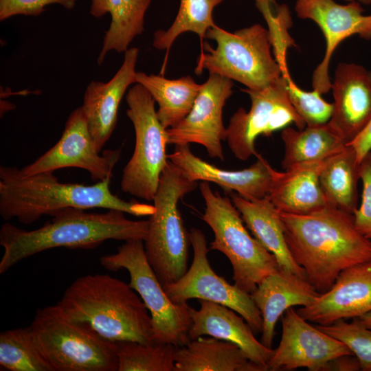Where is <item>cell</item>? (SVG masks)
Masks as SVG:
<instances>
[{
  "label": "cell",
  "instance_id": "8d00e7d4",
  "mask_svg": "<svg viewBox=\"0 0 371 371\" xmlns=\"http://www.w3.org/2000/svg\"><path fill=\"white\" fill-rule=\"evenodd\" d=\"M371 76V71H370ZM356 151L360 163L363 158L371 151V119L365 128L350 143Z\"/></svg>",
  "mask_w": 371,
  "mask_h": 371
},
{
  "label": "cell",
  "instance_id": "ac0fdd59",
  "mask_svg": "<svg viewBox=\"0 0 371 371\" xmlns=\"http://www.w3.org/2000/svg\"><path fill=\"white\" fill-rule=\"evenodd\" d=\"M257 160L249 168L240 170L222 169L206 162L191 151L189 144L177 145L168 155V159L177 166L192 181L212 182L227 191H236L247 200L269 196L273 168L258 154Z\"/></svg>",
  "mask_w": 371,
  "mask_h": 371
},
{
  "label": "cell",
  "instance_id": "277c9868",
  "mask_svg": "<svg viewBox=\"0 0 371 371\" xmlns=\"http://www.w3.org/2000/svg\"><path fill=\"white\" fill-rule=\"evenodd\" d=\"M69 319L112 341H154L153 321L139 294L108 274H89L74 280L56 304Z\"/></svg>",
  "mask_w": 371,
  "mask_h": 371
},
{
  "label": "cell",
  "instance_id": "4dcf8cb0",
  "mask_svg": "<svg viewBox=\"0 0 371 371\" xmlns=\"http://www.w3.org/2000/svg\"><path fill=\"white\" fill-rule=\"evenodd\" d=\"M0 366L8 371H53L30 326L2 331Z\"/></svg>",
  "mask_w": 371,
  "mask_h": 371
},
{
  "label": "cell",
  "instance_id": "f546056e",
  "mask_svg": "<svg viewBox=\"0 0 371 371\" xmlns=\"http://www.w3.org/2000/svg\"><path fill=\"white\" fill-rule=\"evenodd\" d=\"M225 0H180L177 14L166 30L154 33L153 45L157 49H166L167 53L177 38L181 34L192 32L200 39L201 47L207 32L216 25L213 19L214 8Z\"/></svg>",
  "mask_w": 371,
  "mask_h": 371
},
{
  "label": "cell",
  "instance_id": "1f68e13d",
  "mask_svg": "<svg viewBox=\"0 0 371 371\" xmlns=\"http://www.w3.org/2000/svg\"><path fill=\"white\" fill-rule=\"evenodd\" d=\"M117 371H175L176 346L170 344H142L133 341L114 342Z\"/></svg>",
  "mask_w": 371,
  "mask_h": 371
},
{
  "label": "cell",
  "instance_id": "484cf974",
  "mask_svg": "<svg viewBox=\"0 0 371 371\" xmlns=\"http://www.w3.org/2000/svg\"><path fill=\"white\" fill-rule=\"evenodd\" d=\"M152 0H91L90 14L100 18L110 14L111 21L105 32L102 47L98 58L101 65L106 54L115 50L125 52L133 40L144 28V17Z\"/></svg>",
  "mask_w": 371,
  "mask_h": 371
},
{
  "label": "cell",
  "instance_id": "4316f807",
  "mask_svg": "<svg viewBox=\"0 0 371 371\" xmlns=\"http://www.w3.org/2000/svg\"><path fill=\"white\" fill-rule=\"evenodd\" d=\"M281 138L284 146L282 166L285 170L306 162L324 161L347 145L341 134L328 122L306 126L303 129L283 128Z\"/></svg>",
  "mask_w": 371,
  "mask_h": 371
},
{
  "label": "cell",
  "instance_id": "30bf717a",
  "mask_svg": "<svg viewBox=\"0 0 371 371\" xmlns=\"http://www.w3.org/2000/svg\"><path fill=\"white\" fill-rule=\"evenodd\" d=\"M126 101L135 143L133 153L122 170L121 188L135 197L153 201L169 160L166 150L167 129L157 117L155 101L142 85L135 83L128 89Z\"/></svg>",
  "mask_w": 371,
  "mask_h": 371
},
{
  "label": "cell",
  "instance_id": "7c38bea8",
  "mask_svg": "<svg viewBox=\"0 0 371 371\" xmlns=\"http://www.w3.org/2000/svg\"><path fill=\"white\" fill-rule=\"evenodd\" d=\"M190 239L193 249L190 267L176 282L164 288L170 300L175 304H186L189 300L199 299L224 305L241 315L254 333H261L262 318L251 294L230 284L214 271L207 258V240L201 230L192 228Z\"/></svg>",
  "mask_w": 371,
  "mask_h": 371
},
{
  "label": "cell",
  "instance_id": "9a60e30c",
  "mask_svg": "<svg viewBox=\"0 0 371 371\" xmlns=\"http://www.w3.org/2000/svg\"><path fill=\"white\" fill-rule=\"evenodd\" d=\"M361 3L357 1L339 4L334 0H297L295 11L302 19L314 21L326 40V51L322 60L313 73V89L326 93L332 82L329 65L337 46L344 39L357 34L371 40V14H363Z\"/></svg>",
  "mask_w": 371,
  "mask_h": 371
},
{
  "label": "cell",
  "instance_id": "8fae6325",
  "mask_svg": "<svg viewBox=\"0 0 371 371\" xmlns=\"http://www.w3.org/2000/svg\"><path fill=\"white\" fill-rule=\"evenodd\" d=\"M242 90L250 98V109L239 108L233 114L226 128L225 138L238 159L246 161L258 155L255 141L260 135L270 136L291 124L300 130L305 128V122L289 100L286 81L282 76L264 89Z\"/></svg>",
  "mask_w": 371,
  "mask_h": 371
},
{
  "label": "cell",
  "instance_id": "74e56055",
  "mask_svg": "<svg viewBox=\"0 0 371 371\" xmlns=\"http://www.w3.org/2000/svg\"><path fill=\"white\" fill-rule=\"evenodd\" d=\"M361 370L358 359L354 355H345L330 361L326 370L356 371Z\"/></svg>",
  "mask_w": 371,
  "mask_h": 371
},
{
  "label": "cell",
  "instance_id": "9c48e42d",
  "mask_svg": "<svg viewBox=\"0 0 371 371\" xmlns=\"http://www.w3.org/2000/svg\"><path fill=\"white\" fill-rule=\"evenodd\" d=\"M100 262L107 270L128 271L129 286L141 297L151 316L155 343L180 347L190 341V306L175 304L168 297L148 261L144 240L125 241L115 254L100 257Z\"/></svg>",
  "mask_w": 371,
  "mask_h": 371
},
{
  "label": "cell",
  "instance_id": "7a4b0ae2",
  "mask_svg": "<svg viewBox=\"0 0 371 371\" xmlns=\"http://www.w3.org/2000/svg\"><path fill=\"white\" fill-rule=\"evenodd\" d=\"M68 207L53 213L51 221L42 227L25 230L10 223L0 229V245L3 254L0 273L27 258L43 251L65 247L92 249L108 240L128 241L144 240L149 221L128 219L125 212L108 210L104 213Z\"/></svg>",
  "mask_w": 371,
  "mask_h": 371
},
{
  "label": "cell",
  "instance_id": "6da1fadb",
  "mask_svg": "<svg viewBox=\"0 0 371 371\" xmlns=\"http://www.w3.org/2000/svg\"><path fill=\"white\" fill-rule=\"evenodd\" d=\"M280 214L292 257L320 294L344 269L371 260V240L356 229L353 214L331 205L309 214Z\"/></svg>",
  "mask_w": 371,
  "mask_h": 371
},
{
  "label": "cell",
  "instance_id": "44dd1931",
  "mask_svg": "<svg viewBox=\"0 0 371 371\" xmlns=\"http://www.w3.org/2000/svg\"><path fill=\"white\" fill-rule=\"evenodd\" d=\"M200 308L190 307L192 325L190 340L209 335L238 346L251 362L267 369L275 349L265 346L254 336L245 319L234 310L220 304L199 300Z\"/></svg>",
  "mask_w": 371,
  "mask_h": 371
},
{
  "label": "cell",
  "instance_id": "5b68a950",
  "mask_svg": "<svg viewBox=\"0 0 371 371\" xmlns=\"http://www.w3.org/2000/svg\"><path fill=\"white\" fill-rule=\"evenodd\" d=\"M197 187L183 171L168 160L153 200L145 254L162 286L176 282L188 270L190 233L183 224L179 201Z\"/></svg>",
  "mask_w": 371,
  "mask_h": 371
},
{
  "label": "cell",
  "instance_id": "836d02e7",
  "mask_svg": "<svg viewBox=\"0 0 371 371\" xmlns=\"http://www.w3.org/2000/svg\"><path fill=\"white\" fill-rule=\"evenodd\" d=\"M282 76L286 81L289 100L306 126L324 124L330 120L333 104L324 100L316 90L307 91L300 88L292 80L289 71L283 72Z\"/></svg>",
  "mask_w": 371,
  "mask_h": 371
},
{
  "label": "cell",
  "instance_id": "d4e9b609",
  "mask_svg": "<svg viewBox=\"0 0 371 371\" xmlns=\"http://www.w3.org/2000/svg\"><path fill=\"white\" fill-rule=\"evenodd\" d=\"M174 358L175 371H266L236 344L212 337L176 347Z\"/></svg>",
  "mask_w": 371,
  "mask_h": 371
},
{
  "label": "cell",
  "instance_id": "f1b7e54d",
  "mask_svg": "<svg viewBox=\"0 0 371 371\" xmlns=\"http://www.w3.org/2000/svg\"><path fill=\"white\" fill-rule=\"evenodd\" d=\"M359 165L355 150L347 144L326 160L319 174L320 186L328 203L351 214L357 208Z\"/></svg>",
  "mask_w": 371,
  "mask_h": 371
},
{
  "label": "cell",
  "instance_id": "d6986e66",
  "mask_svg": "<svg viewBox=\"0 0 371 371\" xmlns=\"http://www.w3.org/2000/svg\"><path fill=\"white\" fill-rule=\"evenodd\" d=\"M137 47L124 52L123 63L107 82L91 81L87 87L81 106L90 133L101 152L111 137L117 121L119 106L128 87L136 83Z\"/></svg>",
  "mask_w": 371,
  "mask_h": 371
},
{
  "label": "cell",
  "instance_id": "2e32d148",
  "mask_svg": "<svg viewBox=\"0 0 371 371\" xmlns=\"http://www.w3.org/2000/svg\"><path fill=\"white\" fill-rule=\"evenodd\" d=\"M233 81L209 74L189 113L176 126L168 128V144L202 145L212 158L224 160L222 141L226 138L223 110L232 94Z\"/></svg>",
  "mask_w": 371,
  "mask_h": 371
},
{
  "label": "cell",
  "instance_id": "52a82bcc",
  "mask_svg": "<svg viewBox=\"0 0 371 371\" xmlns=\"http://www.w3.org/2000/svg\"><path fill=\"white\" fill-rule=\"evenodd\" d=\"M30 327L53 371H117L115 343L69 319L57 304L37 309Z\"/></svg>",
  "mask_w": 371,
  "mask_h": 371
},
{
  "label": "cell",
  "instance_id": "ab89813d",
  "mask_svg": "<svg viewBox=\"0 0 371 371\" xmlns=\"http://www.w3.org/2000/svg\"><path fill=\"white\" fill-rule=\"evenodd\" d=\"M345 1H346L348 2L357 1L360 2L361 3H363V4H370V3H371V0H345Z\"/></svg>",
  "mask_w": 371,
  "mask_h": 371
},
{
  "label": "cell",
  "instance_id": "8992f818",
  "mask_svg": "<svg viewBox=\"0 0 371 371\" xmlns=\"http://www.w3.org/2000/svg\"><path fill=\"white\" fill-rule=\"evenodd\" d=\"M213 40L212 48L203 43L194 72L203 70L209 74L236 80L251 90L264 89L282 76V69L271 54V40L268 30L260 24L229 32L216 25L206 34Z\"/></svg>",
  "mask_w": 371,
  "mask_h": 371
},
{
  "label": "cell",
  "instance_id": "e0dca14e",
  "mask_svg": "<svg viewBox=\"0 0 371 371\" xmlns=\"http://www.w3.org/2000/svg\"><path fill=\"white\" fill-rule=\"evenodd\" d=\"M296 311L308 322L323 326L371 311V260L342 271L328 291Z\"/></svg>",
  "mask_w": 371,
  "mask_h": 371
},
{
  "label": "cell",
  "instance_id": "cb8c5ba5",
  "mask_svg": "<svg viewBox=\"0 0 371 371\" xmlns=\"http://www.w3.org/2000/svg\"><path fill=\"white\" fill-rule=\"evenodd\" d=\"M232 201L254 237L275 256L280 269L306 278L304 270L291 256L280 212L269 197L250 201L234 194Z\"/></svg>",
  "mask_w": 371,
  "mask_h": 371
},
{
  "label": "cell",
  "instance_id": "603a6c76",
  "mask_svg": "<svg viewBox=\"0 0 371 371\" xmlns=\"http://www.w3.org/2000/svg\"><path fill=\"white\" fill-rule=\"evenodd\" d=\"M326 160L299 164L285 172L272 169L268 197L280 212L305 214L330 205L319 182Z\"/></svg>",
  "mask_w": 371,
  "mask_h": 371
},
{
  "label": "cell",
  "instance_id": "ba28073f",
  "mask_svg": "<svg viewBox=\"0 0 371 371\" xmlns=\"http://www.w3.org/2000/svg\"><path fill=\"white\" fill-rule=\"evenodd\" d=\"M205 207L202 220L212 229L210 250L223 254L233 269L234 284L251 294L260 282L279 269L275 256L248 232L232 201L214 192L209 182L199 184Z\"/></svg>",
  "mask_w": 371,
  "mask_h": 371
},
{
  "label": "cell",
  "instance_id": "f35d334b",
  "mask_svg": "<svg viewBox=\"0 0 371 371\" xmlns=\"http://www.w3.org/2000/svg\"><path fill=\"white\" fill-rule=\"evenodd\" d=\"M357 318L365 327L371 330V311Z\"/></svg>",
  "mask_w": 371,
  "mask_h": 371
},
{
  "label": "cell",
  "instance_id": "e575fe53",
  "mask_svg": "<svg viewBox=\"0 0 371 371\" xmlns=\"http://www.w3.org/2000/svg\"><path fill=\"white\" fill-rule=\"evenodd\" d=\"M359 175L363 190L361 205L353 214L354 224L361 234L371 240V151L360 162Z\"/></svg>",
  "mask_w": 371,
  "mask_h": 371
},
{
  "label": "cell",
  "instance_id": "5bb4252c",
  "mask_svg": "<svg viewBox=\"0 0 371 371\" xmlns=\"http://www.w3.org/2000/svg\"><path fill=\"white\" fill-rule=\"evenodd\" d=\"M282 337L267 364L269 371H326L328 362L345 355H353L342 341L311 325L292 307L281 317Z\"/></svg>",
  "mask_w": 371,
  "mask_h": 371
},
{
  "label": "cell",
  "instance_id": "83f0119b",
  "mask_svg": "<svg viewBox=\"0 0 371 371\" xmlns=\"http://www.w3.org/2000/svg\"><path fill=\"white\" fill-rule=\"evenodd\" d=\"M136 83L147 89L157 103V117L166 129L176 126L189 113L201 88L190 76L168 79L141 71L136 74Z\"/></svg>",
  "mask_w": 371,
  "mask_h": 371
},
{
  "label": "cell",
  "instance_id": "d590c367",
  "mask_svg": "<svg viewBox=\"0 0 371 371\" xmlns=\"http://www.w3.org/2000/svg\"><path fill=\"white\" fill-rule=\"evenodd\" d=\"M78 0H0V21L16 15L38 16L50 4H59L70 10Z\"/></svg>",
  "mask_w": 371,
  "mask_h": 371
},
{
  "label": "cell",
  "instance_id": "7402d4cb",
  "mask_svg": "<svg viewBox=\"0 0 371 371\" xmlns=\"http://www.w3.org/2000/svg\"><path fill=\"white\" fill-rule=\"evenodd\" d=\"M319 295L306 278L280 269L263 278L251 293L262 318L261 343L271 348L283 313L293 306L310 305Z\"/></svg>",
  "mask_w": 371,
  "mask_h": 371
},
{
  "label": "cell",
  "instance_id": "d6a6232c",
  "mask_svg": "<svg viewBox=\"0 0 371 371\" xmlns=\"http://www.w3.org/2000/svg\"><path fill=\"white\" fill-rule=\"evenodd\" d=\"M315 326L345 344L358 359L361 370L371 371V330L358 318L350 323L339 319L328 325Z\"/></svg>",
  "mask_w": 371,
  "mask_h": 371
},
{
  "label": "cell",
  "instance_id": "3957f363",
  "mask_svg": "<svg viewBox=\"0 0 371 371\" xmlns=\"http://www.w3.org/2000/svg\"><path fill=\"white\" fill-rule=\"evenodd\" d=\"M110 183L111 179L93 185L62 183L53 172L24 176L15 166H1L0 215L28 225L68 207L116 210L135 216L154 213L153 205L126 201L113 194Z\"/></svg>",
  "mask_w": 371,
  "mask_h": 371
},
{
  "label": "cell",
  "instance_id": "4fadbf2b",
  "mask_svg": "<svg viewBox=\"0 0 371 371\" xmlns=\"http://www.w3.org/2000/svg\"><path fill=\"white\" fill-rule=\"evenodd\" d=\"M120 152V148L106 150L100 154L80 106L69 115L58 142L34 162L21 168L20 172L24 176H30L65 168H78L87 170L92 181L98 182L111 178Z\"/></svg>",
  "mask_w": 371,
  "mask_h": 371
},
{
  "label": "cell",
  "instance_id": "ffe728a7",
  "mask_svg": "<svg viewBox=\"0 0 371 371\" xmlns=\"http://www.w3.org/2000/svg\"><path fill=\"white\" fill-rule=\"evenodd\" d=\"M331 89L333 111L328 122L347 144L371 119V76L363 66L341 63L336 68Z\"/></svg>",
  "mask_w": 371,
  "mask_h": 371
}]
</instances>
